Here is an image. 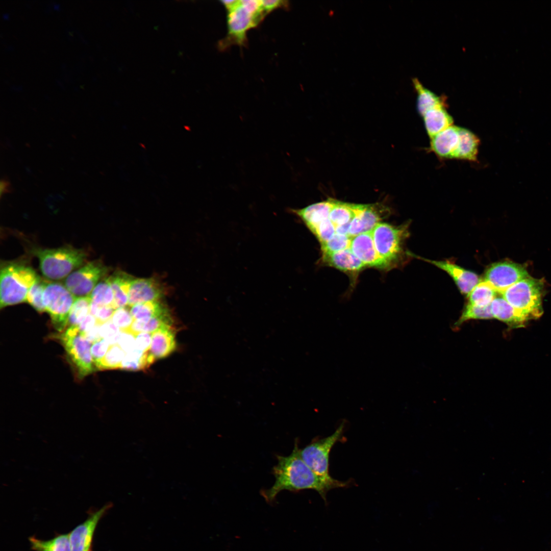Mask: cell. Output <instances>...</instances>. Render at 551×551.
Masks as SVG:
<instances>
[{
	"mask_svg": "<svg viewBox=\"0 0 551 551\" xmlns=\"http://www.w3.org/2000/svg\"><path fill=\"white\" fill-rule=\"evenodd\" d=\"M112 507V503H108L92 511L84 522L69 533L71 551H93V540L97 525Z\"/></svg>",
	"mask_w": 551,
	"mask_h": 551,
	"instance_id": "obj_12",
	"label": "cell"
},
{
	"mask_svg": "<svg viewBox=\"0 0 551 551\" xmlns=\"http://www.w3.org/2000/svg\"><path fill=\"white\" fill-rule=\"evenodd\" d=\"M492 318L493 317L491 305L486 307H479L467 304L456 324L457 325H460L470 319H487Z\"/></svg>",
	"mask_w": 551,
	"mask_h": 551,
	"instance_id": "obj_35",
	"label": "cell"
},
{
	"mask_svg": "<svg viewBox=\"0 0 551 551\" xmlns=\"http://www.w3.org/2000/svg\"><path fill=\"white\" fill-rule=\"evenodd\" d=\"M47 282L40 277L29 290L27 302L36 311L42 313L46 311L43 303V293Z\"/></svg>",
	"mask_w": 551,
	"mask_h": 551,
	"instance_id": "obj_34",
	"label": "cell"
},
{
	"mask_svg": "<svg viewBox=\"0 0 551 551\" xmlns=\"http://www.w3.org/2000/svg\"><path fill=\"white\" fill-rule=\"evenodd\" d=\"M115 310L112 307L91 303L90 314L96 319L97 324L101 325L111 320Z\"/></svg>",
	"mask_w": 551,
	"mask_h": 551,
	"instance_id": "obj_39",
	"label": "cell"
},
{
	"mask_svg": "<svg viewBox=\"0 0 551 551\" xmlns=\"http://www.w3.org/2000/svg\"><path fill=\"white\" fill-rule=\"evenodd\" d=\"M497 292L485 281H480L468 294V304L479 307L490 306Z\"/></svg>",
	"mask_w": 551,
	"mask_h": 551,
	"instance_id": "obj_28",
	"label": "cell"
},
{
	"mask_svg": "<svg viewBox=\"0 0 551 551\" xmlns=\"http://www.w3.org/2000/svg\"><path fill=\"white\" fill-rule=\"evenodd\" d=\"M110 345L108 341L103 338L92 345L91 354L95 368L105 356Z\"/></svg>",
	"mask_w": 551,
	"mask_h": 551,
	"instance_id": "obj_41",
	"label": "cell"
},
{
	"mask_svg": "<svg viewBox=\"0 0 551 551\" xmlns=\"http://www.w3.org/2000/svg\"><path fill=\"white\" fill-rule=\"evenodd\" d=\"M420 259L429 262L446 272L453 279L461 292L468 294L480 281L478 276L452 262L447 261H436L423 258Z\"/></svg>",
	"mask_w": 551,
	"mask_h": 551,
	"instance_id": "obj_15",
	"label": "cell"
},
{
	"mask_svg": "<svg viewBox=\"0 0 551 551\" xmlns=\"http://www.w3.org/2000/svg\"><path fill=\"white\" fill-rule=\"evenodd\" d=\"M89 296L92 302L98 305L108 306L114 309V293L108 278L100 281Z\"/></svg>",
	"mask_w": 551,
	"mask_h": 551,
	"instance_id": "obj_32",
	"label": "cell"
},
{
	"mask_svg": "<svg viewBox=\"0 0 551 551\" xmlns=\"http://www.w3.org/2000/svg\"><path fill=\"white\" fill-rule=\"evenodd\" d=\"M334 199H328L313 204L302 209H291L290 211L304 222L312 231L320 222L329 218V214L333 206Z\"/></svg>",
	"mask_w": 551,
	"mask_h": 551,
	"instance_id": "obj_17",
	"label": "cell"
},
{
	"mask_svg": "<svg viewBox=\"0 0 551 551\" xmlns=\"http://www.w3.org/2000/svg\"><path fill=\"white\" fill-rule=\"evenodd\" d=\"M162 290L158 283L153 279H133L131 282L128 305L158 300L162 296Z\"/></svg>",
	"mask_w": 551,
	"mask_h": 551,
	"instance_id": "obj_16",
	"label": "cell"
},
{
	"mask_svg": "<svg viewBox=\"0 0 551 551\" xmlns=\"http://www.w3.org/2000/svg\"><path fill=\"white\" fill-rule=\"evenodd\" d=\"M59 338L80 379L95 370L91 354L92 343L80 332L78 327H68Z\"/></svg>",
	"mask_w": 551,
	"mask_h": 551,
	"instance_id": "obj_7",
	"label": "cell"
},
{
	"mask_svg": "<svg viewBox=\"0 0 551 551\" xmlns=\"http://www.w3.org/2000/svg\"><path fill=\"white\" fill-rule=\"evenodd\" d=\"M176 348L174 330L170 325H164L152 333L149 351L155 359L167 357Z\"/></svg>",
	"mask_w": 551,
	"mask_h": 551,
	"instance_id": "obj_18",
	"label": "cell"
},
{
	"mask_svg": "<svg viewBox=\"0 0 551 551\" xmlns=\"http://www.w3.org/2000/svg\"><path fill=\"white\" fill-rule=\"evenodd\" d=\"M459 129L452 126L432 137V151L440 157L455 158L459 143Z\"/></svg>",
	"mask_w": 551,
	"mask_h": 551,
	"instance_id": "obj_19",
	"label": "cell"
},
{
	"mask_svg": "<svg viewBox=\"0 0 551 551\" xmlns=\"http://www.w3.org/2000/svg\"><path fill=\"white\" fill-rule=\"evenodd\" d=\"M351 238L348 235L335 233L329 241L321 245L322 253L336 252L349 248Z\"/></svg>",
	"mask_w": 551,
	"mask_h": 551,
	"instance_id": "obj_36",
	"label": "cell"
},
{
	"mask_svg": "<svg viewBox=\"0 0 551 551\" xmlns=\"http://www.w3.org/2000/svg\"><path fill=\"white\" fill-rule=\"evenodd\" d=\"M0 193L1 197H2L3 194L13 192V188L11 184L8 179L6 177H4L1 179L0 183Z\"/></svg>",
	"mask_w": 551,
	"mask_h": 551,
	"instance_id": "obj_46",
	"label": "cell"
},
{
	"mask_svg": "<svg viewBox=\"0 0 551 551\" xmlns=\"http://www.w3.org/2000/svg\"><path fill=\"white\" fill-rule=\"evenodd\" d=\"M126 354L118 344H111L96 369L102 370L120 368Z\"/></svg>",
	"mask_w": 551,
	"mask_h": 551,
	"instance_id": "obj_33",
	"label": "cell"
},
{
	"mask_svg": "<svg viewBox=\"0 0 551 551\" xmlns=\"http://www.w3.org/2000/svg\"><path fill=\"white\" fill-rule=\"evenodd\" d=\"M384 207L380 204H356L355 214L350 222V237L371 232L384 216Z\"/></svg>",
	"mask_w": 551,
	"mask_h": 551,
	"instance_id": "obj_13",
	"label": "cell"
},
{
	"mask_svg": "<svg viewBox=\"0 0 551 551\" xmlns=\"http://www.w3.org/2000/svg\"><path fill=\"white\" fill-rule=\"evenodd\" d=\"M277 457L278 462L272 469L275 482L270 488L261 491V495L267 502H272L281 491L304 489L316 491L326 502L329 491L349 485V482L340 481L333 478L325 479L314 472L301 458L297 441L290 455H278Z\"/></svg>",
	"mask_w": 551,
	"mask_h": 551,
	"instance_id": "obj_1",
	"label": "cell"
},
{
	"mask_svg": "<svg viewBox=\"0 0 551 551\" xmlns=\"http://www.w3.org/2000/svg\"><path fill=\"white\" fill-rule=\"evenodd\" d=\"M107 270L99 260L86 262L66 278L64 285L77 297L88 296Z\"/></svg>",
	"mask_w": 551,
	"mask_h": 551,
	"instance_id": "obj_10",
	"label": "cell"
},
{
	"mask_svg": "<svg viewBox=\"0 0 551 551\" xmlns=\"http://www.w3.org/2000/svg\"><path fill=\"white\" fill-rule=\"evenodd\" d=\"M543 282L528 277L500 293L512 307L530 319L539 317L543 313L541 297Z\"/></svg>",
	"mask_w": 551,
	"mask_h": 551,
	"instance_id": "obj_5",
	"label": "cell"
},
{
	"mask_svg": "<svg viewBox=\"0 0 551 551\" xmlns=\"http://www.w3.org/2000/svg\"><path fill=\"white\" fill-rule=\"evenodd\" d=\"M521 265L510 261L493 264L486 270L484 281L500 294L517 282L529 277Z\"/></svg>",
	"mask_w": 551,
	"mask_h": 551,
	"instance_id": "obj_11",
	"label": "cell"
},
{
	"mask_svg": "<svg viewBox=\"0 0 551 551\" xmlns=\"http://www.w3.org/2000/svg\"><path fill=\"white\" fill-rule=\"evenodd\" d=\"M131 313L134 319L147 320L168 312L167 309L158 300L137 304L131 306Z\"/></svg>",
	"mask_w": 551,
	"mask_h": 551,
	"instance_id": "obj_30",
	"label": "cell"
},
{
	"mask_svg": "<svg viewBox=\"0 0 551 551\" xmlns=\"http://www.w3.org/2000/svg\"><path fill=\"white\" fill-rule=\"evenodd\" d=\"M0 272L1 308L26 302L29 290L39 278L29 262H2Z\"/></svg>",
	"mask_w": 551,
	"mask_h": 551,
	"instance_id": "obj_2",
	"label": "cell"
},
{
	"mask_svg": "<svg viewBox=\"0 0 551 551\" xmlns=\"http://www.w3.org/2000/svg\"><path fill=\"white\" fill-rule=\"evenodd\" d=\"M445 107L440 106L436 108L427 112L423 116L426 130L431 138L452 126L453 118Z\"/></svg>",
	"mask_w": 551,
	"mask_h": 551,
	"instance_id": "obj_22",
	"label": "cell"
},
{
	"mask_svg": "<svg viewBox=\"0 0 551 551\" xmlns=\"http://www.w3.org/2000/svg\"><path fill=\"white\" fill-rule=\"evenodd\" d=\"M493 317L513 327H522L529 319L527 316L517 310L502 296L496 297L491 304Z\"/></svg>",
	"mask_w": 551,
	"mask_h": 551,
	"instance_id": "obj_20",
	"label": "cell"
},
{
	"mask_svg": "<svg viewBox=\"0 0 551 551\" xmlns=\"http://www.w3.org/2000/svg\"><path fill=\"white\" fill-rule=\"evenodd\" d=\"M97 324L95 318L89 314L79 324L78 328L81 333H84L93 328Z\"/></svg>",
	"mask_w": 551,
	"mask_h": 551,
	"instance_id": "obj_45",
	"label": "cell"
},
{
	"mask_svg": "<svg viewBox=\"0 0 551 551\" xmlns=\"http://www.w3.org/2000/svg\"><path fill=\"white\" fill-rule=\"evenodd\" d=\"M417 93V108L419 113L423 116L427 112L440 106H445L444 97L438 96L425 88L417 78L412 80Z\"/></svg>",
	"mask_w": 551,
	"mask_h": 551,
	"instance_id": "obj_24",
	"label": "cell"
},
{
	"mask_svg": "<svg viewBox=\"0 0 551 551\" xmlns=\"http://www.w3.org/2000/svg\"><path fill=\"white\" fill-rule=\"evenodd\" d=\"M136 336L129 332H121L117 344L126 353L135 349Z\"/></svg>",
	"mask_w": 551,
	"mask_h": 551,
	"instance_id": "obj_42",
	"label": "cell"
},
{
	"mask_svg": "<svg viewBox=\"0 0 551 551\" xmlns=\"http://www.w3.org/2000/svg\"><path fill=\"white\" fill-rule=\"evenodd\" d=\"M76 298L64 285L47 282L43 293V303L57 331H63L68 325L69 314Z\"/></svg>",
	"mask_w": 551,
	"mask_h": 551,
	"instance_id": "obj_8",
	"label": "cell"
},
{
	"mask_svg": "<svg viewBox=\"0 0 551 551\" xmlns=\"http://www.w3.org/2000/svg\"><path fill=\"white\" fill-rule=\"evenodd\" d=\"M349 248L366 266L381 269L389 268L376 251L371 231L352 237Z\"/></svg>",
	"mask_w": 551,
	"mask_h": 551,
	"instance_id": "obj_14",
	"label": "cell"
},
{
	"mask_svg": "<svg viewBox=\"0 0 551 551\" xmlns=\"http://www.w3.org/2000/svg\"><path fill=\"white\" fill-rule=\"evenodd\" d=\"M134 278L127 273L116 271L108 277L114 293L115 310L128 305V295L131 281Z\"/></svg>",
	"mask_w": 551,
	"mask_h": 551,
	"instance_id": "obj_23",
	"label": "cell"
},
{
	"mask_svg": "<svg viewBox=\"0 0 551 551\" xmlns=\"http://www.w3.org/2000/svg\"><path fill=\"white\" fill-rule=\"evenodd\" d=\"M152 341V334L141 332L136 336L135 348L143 352L148 351Z\"/></svg>",
	"mask_w": 551,
	"mask_h": 551,
	"instance_id": "obj_43",
	"label": "cell"
},
{
	"mask_svg": "<svg viewBox=\"0 0 551 551\" xmlns=\"http://www.w3.org/2000/svg\"><path fill=\"white\" fill-rule=\"evenodd\" d=\"M226 36L219 41L218 46L224 50L233 45L245 46L247 33L259 24L266 16L261 1H238L227 10Z\"/></svg>",
	"mask_w": 551,
	"mask_h": 551,
	"instance_id": "obj_3",
	"label": "cell"
},
{
	"mask_svg": "<svg viewBox=\"0 0 551 551\" xmlns=\"http://www.w3.org/2000/svg\"><path fill=\"white\" fill-rule=\"evenodd\" d=\"M322 257L327 264L347 272H358L366 266L350 248L336 252L322 253Z\"/></svg>",
	"mask_w": 551,
	"mask_h": 551,
	"instance_id": "obj_21",
	"label": "cell"
},
{
	"mask_svg": "<svg viewBox=\"0 0 551 551\" xmlns=\"http://www.w3.org/2000/svg\"><path fill=\"white\" fill-rule=\"evenodd\" d=\"M91 303V299L89 295L76 298L68 316L69 327H78L90 314Z\"/></svg>",
	"mask_w": 551,
	"mask_h": 551,
	"instance_id": "obj_31",
	"label": "cell"
},
{
	"mask_svg": "<svg viewBox=\"0 0 551 551\" xmlns=\"http://www.w3.org/2000/svg\"><path fill=\"white\" fill-rule=\"evenodd\" d=\"M99 333L102 338L108 341L111 345L117 343L121 331L111 320H110L100 325Z\"/></svg>",
	"mask_w": 551,
	"mask_h": 551,
	"instance_id": "obj_40",
	"label": "cell"
},
{
	"mask_svg": "<svg viewBox=\"0 0 551 551\" xmlns=\"http://www.w3.org/2000/svg\"><path fill=\"white\" fill-rule=\"evenodd\" d=\"M32 253L38 258L44 277L55 281L66 278L83 265L88 256L84 249L71 246L56 248H35Z\"/></svg>",
	"mask_w": 551,
	"mask_h": 551,
	"instance_id": "obj_4",
	"label": "cell"
},
{
	"mask_svg": "<svg viewBox=\"0 0 551 551\" xmlns=\"http://www.w3.org/2000/svg\"><path fill=\"white\" fill-rule=\"evenodd\" d=\"M155 359L149 351L143 352L136 349L126 353L120 369L128 371H138L148 368Z\"/></svg>",
	"mask_w": 551,
	"mask_h": 551,
	"instance_id": "obj_27",
	"label": "cell"
},
{
	"mask_svg": "<svg viewBox=\"0 0 551 551\" xmlns=\"http://www.w3.org/2000/svg\"><path fill=\"white\" fill-rule=\"evenodd\" d=\"M111 320L121 332H128L134 319L130 309L124 307L115 310Z\"/></svg>",
	"mask_w": 551,
	"mask_h": 551,
	"instance_id": "obj_37",
	"label": "cell"
},
{
	"mask_svg": "<svg viewBox=\"0 0 551 551\" xmlns=\"http://www.w3.org/2000/svg\"><path fill=\"white\" fill-rule=\"evenodd\" d=\"M263 10L267 15L269 13L278 8H287L289 3L287 1L281 0L261 1Z\"/></svg>",
	"mask_w": 551,
	"mask_h": 551,
	"instance_id": "obj_44",
	"label": "cell"
},
{
	"mask_svg": "<svg viewBox=\"0 0 551 551\" xmlns=\"http://www.w3.org/2000/svg\"><path fill=\"white\" fill-rule=\"evenodd\" d=\"M356 204H351L334 199L329 214V219L336 228L349 223L355 214Z\"/></svg>",
	"mask_w": 551,
	"mask_h": 551,
	"instance_id": "obj_29",
	"label": "cell"
},
{
	"mask_svg": "<svg viewBox=\"0 0 551 551\" xmlns=\"http://www.w3.org/2000/svg\"><path fill=\"white\" fill-rule=\"evenodd\" d=\"M31 548L34 551H71L69 533L58 534L49 540H42L34 536L29 538Z\"/></svg>",
	"mask_w": 551,
	"mask_h": 551,
	"instance_id": "obj_26",
	"label": "cell"
},
{
	"mask_svg": "<svg viewBox=\"0 0 551 551\" xmlns=\"http://www.w3.org/2000/svg\"><path fill=\"white\" fill-rule=\"evenodd\" d=\"M344 422L331 435L312 441L302 449L300 455L303 461L317 474L325 479H331L329 474V457L332 448L343 435Z\"/></svg>",
	"mask_w": 551,
	"mask_h": 551,
	"instance_id": "obj_9",
	"label": "cell"
},
{
	"mask_svg": "<svg viewBox=\"0 0 551 551\" xmlns=\"http://www.w3.org/2000/svg\"><path fill=\"white\" fill-rule=\"evenodd\" d=\"M312 233L317 238L321 245L329 241L335 234V228L329 218L320 222Z\"/></svg>",
	"mask_w": 551,
	"mask_h": 551,
	"instance_id": "obj_38",
	"label": "cell"
},
{
	"mask_svg": "<svg viewBox=\"0 0 551 551\" xmlns=\"http://www.w3.org/2000/svg\"><path fill=\"white\" fill-rule=\"evenodd\" d=\"M376 251L390 267L395 265L403 253V244L408 236V224L394 226L379 223L371 231Z\"/></svg>",
	"mask_w": 551,
	"mask_h": 551,
	"instance_id": "obj_6",
	"label": "cell"
},
{
	"mask_svg": "<svg viewBox=\"0 0 551 551\" xmlns=\"http://www.w3.org/2000/svg\"><path fill=\"white\" fill-rule=\"evenodd\" d=\"M459 143L455 158L474 161L477 160L479 139L472 132L459 129Z\"/></svg>",
	"mask_w": 551,
	"mask_h": 551,
	"instance_id": "obj_25",
	"label": "cell"
}]
</instances>
